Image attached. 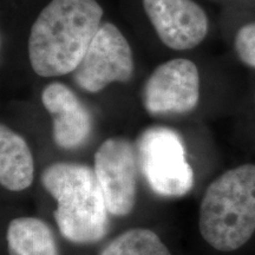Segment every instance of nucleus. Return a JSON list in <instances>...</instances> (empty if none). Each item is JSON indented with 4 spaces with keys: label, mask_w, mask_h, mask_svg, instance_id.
Here are the masks:
<instances>
[{
    "label": "nucleus",
    "mask_w": 255,
    "mask_h": 255,
    "mask_svg": "<svg viewBox=\"0 0 255 255\" xmlns=\"http://www.w3.org/2000/svg\"><path fill=\"white\" fill-rule=\"evenodd\" d=\"M97 0H51L32 24L28 37L31 68L40 77L73 73L102 26Z\"/></svg>",
    "instance_id": "1"
},
{
    "label": "nucleus",
    "mask_w": 255,
    "mask_h": 255,
    "mask_svg": "<svg viewBox=\"0 0 255 255\" xmlns=\"http://www.w3.org/2000/svg\"><path fill=\"white\" fill-rule=\"evenodd\" d=\"M41 184L57 201L53 215L66 240L94 244L107 235L109 210L95 169L85 164L58 162L43 171Z\"/></svg>",
    "instance_id": "2"
},
{
    "label": "nucleus",
    "mask_w": 255,
    "mask_h": 255,
    "mask_svg": "<svg viewBox=\"0 0 255 255\" xmlns=\"http://www.w3.org/2000/svg\"><path fill=\"white\" fill-rule=\"evenodd\" d=\"M199 225L203 240L220 252L248 242L255 233V164L231 169L209 184Z\"/></svg>",
    "instance_id": "3"
},
{
    "label": "nucleus",
    "mask_w": 255,
    "mask_h": 255,
    "mask_svg": "<svg viewBox=\"0 0 255 255\" xmlns=\"http://www.w3.org/2000/svg\"><path fill=\"white\" fill-rule=\"evenodd\" d=\"M138 165L154 193L165 197L187 195L194 171L181 136L168 127H151L136 142Z\"/></svg>",
    "instance_id": "4"
},
{
    "label": "nucleus",
    "mask_w": 255,
    "mask_h": 255,
    "mask_svg": "<svg viewBox=\"0 0 255 255\" xmlns=\"http://www.w3.org/2000/svg\"><path fill=\"white\" fill-rule=\"evenodd\" d=\"M132 49L122 31L113 23H103L73 71L76 84L96 94L113 83H127L133 76Z\"/></svg>",
    "instance_id": "5"
},
{
    "label": "nucleus",
    "mask_w": 255,
    "mask_h": 255,
    "mask_svg": "<svg viewBox=\"0 0 255 255\" xmlns=\"http://www.w3.org/2000/svg\"><path fill=\"white\" fill-rule=\"evenodd\" d=\"M136 148L124 137H110L95 154V173L105 205L114 216H127L136 205Z\"/></svg>",
    "instance_id": "6"
},
{
    "label": "nucleus",
    "mask_w": 255,
    "mask_h": 255,
    "mask_svg": "<svg viewBox=\"0 0 255 255\" xmlns=\"http://www.w3.org/2000/svg\"><path fill=\"white\" fill-rule=\"evenodd\" d=\"M200 88V72L195 63L187 58L167 60L146 79L143 107L152 116L188 114L199 104Z\"/></svg>",
    "instance_id": "7"
},
{
    "label": "nucleus",
    "mask_w": 255,
    "mask_h": 255,
    "mask_svg": "<svg viewBox=\"0 0 255 255\" xmlns=\"http://www.w3.org/2000/svg\"><path fill=\"white\" fill-rule=\"evenodd\" d=\"M159 40L169 49L187 51L200 45L208 33L206 11L194 0H142Z\"/></svg>",
    "instance_id": "8"
},
{
    "label": "nucleus",
    "mask_w": 255,
    "mask_h": 255,
    "mask_svg": "<svg viewBox=\"0 0 255 255\" xmlns=\"http://www.w3.org/2000/svg\"><path fill=\"white\" fill-rule=\"evenodd\" d=\"M41 103L52 119V137L59 148L75 149L87 142L94 126L91 113L68 85L50 83Z\"/></svg>",
    "instance_id": "9"
},
{
    "label": "nucleus",
    "mask_w": 255,
    "mask_h": 255,
    "mask_svg": "<svg viewBox=\"0 0 255 255\" xmlns=\"http://www.w3.org/2000/svg\"><path fill=\"white\" fill-rule=\"evenodd\" d=\"M34 162L27 142L5 124L0 127V183L9 191L27 189L33 182Z\"/></svg>",
    "instance_id": "10"
},
{
    "label": "nucleus",
    "mask_w": 255,
    "mask_h": 255,
    "mask_svg": "<svg viewBox=\"0 0 255 255\" xmlns=\"http://www.w3.org/2000/svg\"><path fill=\"white\" fill-rule=\"evenodd\" d=\"M9 255H59L53 233L37 218H17L9 222L7 233Z\"/></svg>",
    "instance_id": "11"
},
{
    "label": "nucleus",
    "mask_w": 255,
    "mask_h": 255,
    "mask_svg": "<svg viewBox=\"0 0 255 255\" xmlns=\"http://www.w3.org/2000/svg\"><path fill=\"white\" fill-rule=\"evenodd\" d=\"M98 255H171L156 233L145 228H132L122 233Z\"/></svg>",
    "instance_id": "12"
},
{
    "label": "nucleus",
    "mask_w": 255,
    "mask_h": 255,
    "mask_svg": "<svg viewBox=\"0 0 255 255\" xmlns=\"http://www.w3.org/2000/svg\"><path fill=\"white\" fill-rule=\"evenodd\" d=\"M234 49L242 63L255 69V21L239 28L234 38Z\"/></svg>",
    "instance_id": "13"
}]
</instances>
